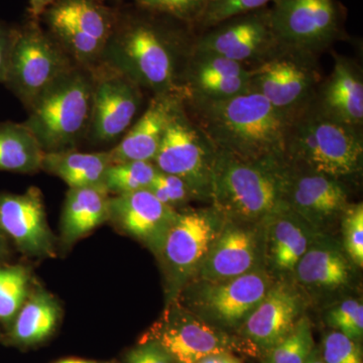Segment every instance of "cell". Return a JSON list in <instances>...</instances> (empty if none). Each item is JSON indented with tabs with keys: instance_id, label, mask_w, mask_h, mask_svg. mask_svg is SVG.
I'll list each match as a JSON object with an SVG mask.
<instances>
[{
	"instance_id": "cell-13",
	"label": "cell",
	"mask_w": 363,
	"mask_h": 363,
	"mask_svg": "<svg viewBox=\"0 0 363 363\" xmlns=\"http://www.w3.org/2000/svg\"><path fill=\"white\" fill-rule=\"evenodd\" d=\"M272 25L279 45L319 57L344 35L336 0H276Z\"/></svg>"
},
{
	"instance_id": "cell-32",
	"label": "cell",
	"mask_w": 363,
	"mask_h": 363,
	"mask_svg": "<svg viewBox=\"0 0 363 363\" xmlns=\"http://www.w3.org/2000/svg\"><path fill=\"white\" fill-rule=\"evenodd\" d=\"M30 277L23 267H0V321H13L25 304Z\"/></svg>"
},
{
	"instance_id": "cell-31",
	"label": "cell",
	"mask_w": 363,
	"mask_h": 363,
	"mask_svg": "<svg viewBox=\"0 0 363 363\" xmlns=\"http://www.w3.org/2000/svg\"><path fill=\"white\" fill-rule=\"evenodd\" d=\"M314 348L311 321L303 315L293 331L262 357V363H304Z\"/></svg>"
},
{
	"instance_id": "cell-3",
	"label": "cell",
	"mask_w": 363,
	"mask_h": 363,
	"mask_svg": "<svg viewBox=\"0 0 363 363\" xmlns=\"http://www.w3.org/2000/svg\"><path fill=\"white\" fill-rule=\"evenodd\" d=\"M284 162L343 181L362 171V128L331 118L310 102L289 119Z\"/></svg>"
},
{
	"instance_id": "cell-24",
	"label": "cell",
	"mask_w": 363,
	"mask_h": 363,
	"mask_svg": "<svg viewBox=\"0 0 363 363\" xmlns=\"http://www.w3.org/2000/svg\"><path fill=\"white\" fill-rule=\"evenodd\" d=\"M181 99L178 94L154 95L140 119L126 131L121 142L109 150L112 164L154 162L172 113Z\"/></svg>"
},
{
	"instance_id": "cell-11",
	"label": "cell",
	"mask_w": 363,
	"mask_h": 363,
	"mask_svg": "<svg viewBox=\"0 0 363 363\" xmlns=\"http://www.w3.org/2000/svg\"><path fill=\"white\" fill-rule=\"evenodd\" d=\"M250 70V90L288 117L312 101L323 80L318 56L283 45Z\"/></svg>"
},
{
	"instance_id": "cell-29",
	"label": "cell",
	"mask_w": 363,
	"mask_h": 363,
	"mask_svg": "<svg viewBox=\"0 0 363 363\" xmlns=\"http://www.w3.org/2000/svg\"><path fill=\"white\" fill-rule=\"evenodd\" d=\"M45 154L39 140L25 124H0V169L37 173L42 169Z\"/></svg>"
},
{
	"instance_id": "cell-42",
	"label": "cell",
	"mask_w": 363,
	"mask_h": 363,
	"mask_svg": "<svg viewBox=\"0 0 363 363\" xmlns=\"http://www.w3.org/2000/svg\"><path fill=\"white\" fill-rule=\"evenodd\" d=\"M56 1L57 0H30V16L35 20H40L45 9Z\"/></svg>"
},
{
	"instance_id": "cell-28",
	"label": "cell",
	"mask_w": 363,
	"mask_h": 363,
	"mask_svg": "<svg viewBox=\"0 0 363 363\" xmlns=\"http://www.w3.org/2000/svg\"><path fill=\"white\" fill-rule=\"evenodd\" d=\"M60 306L50 294L39 291L30 297L14 318L11 340L20 345L43 342L58 324Z\"/></svg>"
},
{
	"instance_id": "cell-44",
	"label": "cell",
	"mask_w": 363,
	"mask_h": 363,
	"mask_svg": "<svg viewBox=\"0 0 363 363\" xmlns=\"http://www.w3.org/2000/svg\"><path fill=\"white\" fill-rule=\"evenodd\" d=\"M56 363H104L94 362V360L77 359V358H69V359L60 360Z\"/></svg>"
},
{
	"instance_id": "cell-25",
	"label": "cell",
	"mask_w": 363,
	"mask_h": 363,
	"mask_svg": "<svg viewBox=\"0 0 363 363\" xmlns=\"http://www.w3.org/2000/svg\"><path fill=\"white\" fill-rule=\"evenodd\" d=\"M292 274L305 288L337 290L350 283L351 262L343 247L323 233L308 248Z\"/></svg>"
},
{
	"instance_id": "cell-41",
	"label": "cell",
	"mask_w": 363,
	"mask_h": 363,
	"mask_svg": "<svg viewBox=\"0 0 363 363\" xmlns=\"http://www.w3.org/2000/svg\"><path fill=\"white\" fill-rule=\"evenodd\" d=\"M196 363H243V360L234 353L222 352L208 355Z\"/></svg>"
},
{
	"instance_id": "cell-19",
	"label": "cell",
	"mask_w": 363,
	"mask_h": 363,
	"mask_svg": "<svg viewBox=\"0 0 363 363\" xmlns=\"http://www.w3.org/2000/svg\"><path fill=\"white\" fill-rule=\"evenodd\" d=\"M250 90V70L211 52L193 49L182 76L184 101H217Z\"/></svg>"
},
{
	"instance_id": "cell-33",
	"label": "cell",
	"mask_w": 363,
	"mask_h": 363,
	"mask_svg": "<svg viewBox=\"0 0 363 363\" xmlns=\"http://www.w3.org/2000/svg\"><path fill=\"white\" fill-rule=\"evenodd\" d=\"M209 0H135V6L145 11L169 16L193 26H197Z\"/></svg>"
},
{
	"instance_id": "cell-14",
	"label": "cell",
	"mask_w": 363,
	"mask_h": 363,
	"mask_svg": "<svg viewBox=\"0 0 363 363\" xmlns=\"http://www.w3.org/2000/svg\"><path fill=\"white\" fill-rule=\"evenodd\" d=\"M271 6L233 16L197 33L194 49L252 68L279 47Z\"/></svg>"
},
{
	"instance_id": "cell-20",
	"label": "cell",
	"mask_w": 363,
	"mask_h": 363,
	"mask_svg": "<svg viewBox=\"0 0 363 363\" xmlns=\"http://www.w3.org/2000/svg\"><path fill=\"white\" fill-rule=\"evenodd\" d=\"M0 230L9 234L21 252L35 257L54 255V238L38 188L21 195H0Z\"/></svg>"
},
{
	"instance_id": "cell-37",
	"label": "cell",
	"mask_w": 363,
	"mask_h": 363,
	"mask_svg": "<svg viewBox=\"0 0 363 363\" xmlns=\"http://www.w3.org/2000/svg\"><path fill=\"white\" fill-rule=\"evenodd\" d=\"M149 190L160 201L175 210L196 200L194 193L183 179L160 171Z\"/></svg>"
},
{
	"instance_id": "cell-22",
	"label": "cell",
	"mask_w": 363,
	"mask_h": 363,
	"mask_svg": "<svg viewBox=\"0 0 363 363\" xmlns=\"http://www.w3.org/2000/svg\"><path fill=\"white\" fill-rule=\"evenodd\" d=\"M259 225L264 243V266L278 272L292 274L308 248L324 233L286 205L267 216Z\"/></svg>"
},
{
	"instance_id": "cell-30",
	"label": "cell",
	"mask_w": 363,
	"mask_h": 363,
	"mask_svg": "<svg viewBox=\"0 0 363 363\" xmlns=\"http://www.w3.org/2000/svg\"><path fill=\"white\" fill-rule=\"evenodd\" d=\"M159 169L152 162L130 161L112 164L104 185L109 194L123 195L150 189Z\"/></svg>"
},
{
	"instance_id": "cell-39",
	"label": "cell",
	"mask_w": 363,
	"mask_h": 363,
	"mask_svg": "<svg viewBox=\"0 0 363 363\" xmlns=\"http://www.w3.org/2000/svg\"><path fill=\"white\" fill-rule=\"evenodd\" d=\"M16 30L0 23V83H6Z\"/></svg>"
},
{
	"instance_id": "cell-1",
	"label": "cell",
	"mask_w": 363,
	"mask_h": 363,
	"mask_svg": "<svg viewBox=\"0 0 363 363\" xmlns=\"http://www.w3.org/2000/svg\"><path fill=\"white\" fill-rule=\"evenodd\" d=\"M196 37L193 26L169 16L138 6L135 11H118L101 63L154 95H180L182 76Z\"/></svg>"
},
{
	"instance_id": "cell-45",
	"label": "cell",
	"mask_w": 363,
	"mask_h": 363,
	"mask_svg": "<svg viewBox=\"0 0 363 363\" xmlns=\"http://www.w3.org/2000/svg\"><path fill=\"white\" fill-rule=\"evenodd\" d=\"M0 252H1V248H0Z\"/></svg>"
},
{
	"instance_id": "cell-36",
	"label": "cell",
	"mask_w": 363,
	"mask_h": 363,
	"mask_svg": "<svg viewBox=\"0 0 363 363\" xmlns=\"http://www.w3.org/2000/svg\"><path fill=\"white\" fill-rule=\"evenodd\" d=\"M343 250L355 266L363 267V204H350L341 216Z\"/></svg>"
},
{
	"instance_id": "cell-34",
	"label": "cell",
	"mask_w": 363,
	"mask_h": 363,
	"mask_svg": "<svg viewBox=\"0 0 363 363\" xmlns=\"http://www.w3.org/2000/svg\"><path fill=\"white\" fill-rule=\"evenodd\" d=\"M274 1L276 0H209L202 18L195 26L196 33L203 32L233 16L264 9Z\"/></svg>"
},
{
	"instance_id": "cell-6",
	"label": "cell",
	"mask_w": 363,
	"mask_h": 363,
	"mask_svg": "<svg viewBox=\"0 0 363 363\" xmlns=\"http://www.w3.org/2000/svg\"><path fill=\"white\" fill-rule=\"evenodd\" d=\"M117 13L104 0H57L40 20L76 66L91 70L102 62Z\"/></svg>"
},
{
	"instance_id": "cell-9",
	"label": "cell",
	"mask_w": 363,
	"mask_h": 363,
	"mask_svg": "<svg viewBox=\"0 0 363 363\" xmlns=\"http://www.w3.org/2000/svg\"><path fill=\"white\" fill-rule=\"evenodd\" d=\"M217 152L181 99L172 113L152 162L162 173L183 179L196 200L209 201Z\"/></svg>"
},
{
	"instance_id": "cell-2",
	"label": "cell",
	"mask_w": 363,
	"mask_h": 363,
	"mask_svg": "<svg viewBox=\"0 0 363 363\" xmlns=\"http://www.w3.org/2000/svg\"><path fill=\"white\" fill-rule=\"evenodd\" d=\"M217 150L247 161L284 160L290 117L250 90L217 101H184Z\"/></svg>"
},
{
	"instance_id": "cell-4",
	"label": "cell",
	"mask_w": 363,
	"mask_h": 363,
	"mask_svg": "<svg viewBox=\"0 0 363 363\" xmlns=\"http://www.w3.org/2000/svg\"><path fill=\"white\" fill-rule=\"evenodd\" d=\"M284 160L253 162L217 152L212 173V208L226 221L259 224L285 206Z\"/></svg>"
},
{
	"instance_id": "cell-8",
	"label": "cell",
	"mask_w": 363,
	"mask_h": 363,
	"mask_svg": "<svg viewBox=\"0 0 363 363\" xmlns=\"http://www.w3.org/2000/svg\"><path fill=\"white\" fill-rule=\"evenodd\" d=\"M266 267L218 283L192 281L178 298L184 307L222 330L238 331L274 283ZM177 298V300H178Z\"/></svg>"
},
{
	"instance_id": "cell-40",
	"label": "cell",
	"mask_w": 363,
	"mask_h": 363,
	"mask_svg": "<svg viewBox=\"0 0 363 363\" xmlns=\"http://www.w3.org/2000/svg\"><path fill=\"white\" fill-rule=\"evenodd\" d=\"M143 350L145 363H176L162 348L154 342L138 343Z\"/></svg>"
},
{
	"instance_id": "cell-27",
	"label": "cell",
	"mask_w": 363,
	"mask_h": 363,
	"mask_svg": "<svg viewBox=\"0 0 363 363\" xmlns=\"http://www.w3.org/2000/svg\"><path fill=\"white\" fill-rule=\"evenodd\" d=\"M111 164L108 152L86 154L72 150L45 152L42 169L62 179L70 188L106 189L105 176Z\"/></svg>"
},
{
	"instance_id": "cell-5",
	"label": "cell",
	"mask_w": 363,
	"mask_h": 363,
	"mask_svg": "<svg viewBox=\"0 0 363 363\" xmlns=\"http://www.w3.org/2000/svg\"><path fill=\"white\" fill-rule=\"evenodd\" d=\"M93 81L90 70L75 66L55 81L28 107L23 123L45 152L75 150L89 133Z\"/></svg>"
},
{
	"instance_id": "cell-35",
	"label": "cell",
	"mask_w": 363,
	"mask_h": 363,
	"mask_svg": "<svg viewBox=\"0 0 363 363\" xmlns=\"http://www.w3.org/2000/svg\"><path fill=\"white\" fill-rule=\"evenodd\" d=\"M326 323L333 330L341 332L359 342L363 336V305L360 301L348 298L339 303L326 314Z\"/></svg>"
},
{
	"instance_id": "cell-17",
	"label": "cell",
	"mask_w": 363,
	"mask_h": 363,
	"mask_svg": "<svg viewBox=\"0 0 363 363\" xmlns=\"http://www.w3.org/2000/svg\"><path fill=\"white\" fill-rule=\"evenodd\" d=\"M264 266L259 224L226 221L193 281L218 283Z\"/></svg>"
},
{
	"instance_id": "cell-15",
	"label": "cell",
	"mask_w": 363,
	"mask_h": 363,
	"mask_svg": "<svg viewBox=\"0 0 363 363\" xmlns=\"http://www.w3.org/2000/svg\"><path fill=\"white\" fill-rule=\"evenodd\" d=\"M90 72L92 116L88 138L98 143L114 142L130 130L143 104L142 87L105 63Z\"/></svg>"
},
{
	"instance_id": "cell-12",
	"label": "cell",
	"mask_w": 363,
	"mask_h": 363,
	"mask_svg": "<svg viewBox=\"0 0 363 363\" xmlns=\"http://www.w3.org/2000/svg\"><path fill=\"white\" fill-rule=\"evenodd\" d=\"M40 20L33 18L14 33L6 84L26 108L45 89L75 67Z\"/></svg>"
},
{
	"instance_id": "cell-38",
	"label": "cell",
	"mask_w": 363,
	"mask_h": 363,
	"mask_svg": "<svg viewBox=\"0 0 363 363\" xmlns=\"http://www.w3.org/2000/svg\"><path fill=\"white\" fill-rule=\"evenodd\" d=\"M321 355L325 363H363L359 342L335 330L325 335Z\"/></svg>"
},
{
	"instance_id": "cell-21",
	"label": "cell",
	"mask_w": 363,
	"mask_h": 363,
	"mask_svg": "<svg viewBox=\"0 0 363 363\" xmlns=\"http://www.w3.org/2000/svg\"><path fill=\"white\" fill-rule=\"evenodd\" d=\"M178 213V210L160 201L149 189L109 199V220L142 241L156 255Z\"/></svg>"
},
{
	"instance_id": "cell-16",
	"label": "cell",
	"mask_w": 363,
	"mask_h": 363,
	"mask_svg": "<svg viewBox=\"0 0 363 363\" xmlns=\"http://www.w3.org/2000/svg\"><path fill=\"white\" fill-rule=\"evenodd\" d=\"M284 203L317 230L341 218L348 201L343 181L323 174L283 166Z\"/></svg>"
},
{
	"instance_id": "cell-7",
	"label": "cell",
	"mask_w": 363,
	"mask_h": 363,
	"mask_svg": "<svg viewBox=\"0 0 363 363\" xmlns=\"http://www.w3.org/2000/svg\"><path fill=\"white\" fill-rule=\"evenodd\" d=\"M145 342L157 344L176 363H196L208 355L222 352L259 357L247 341L207 323L179 300L168 302L162 316L138 343Z\"/></svg>"
},
{
	"instance_id": "cell-43",
	"label": "cell",
	"mask_w": 363,
	"mask_h": 363,
	"mask_svg": "<svg viewBox=\"0 0 363 363\" xmlns=\"http://www.w3.org/2000/svg\"><path fill=\"white\" fill-rule=\"evenodd\" d=\"M304 363H325L322 358L321 351L317 350L316 347L313 350L311 354L308 357Z\"/></svg>"
},
{
	"instance_id": "cell-10",
	"label": "cell",
	"mask_w": 363,
	"mask_h": 363,
	"mask_svg": "<svg viewBox=\"0 0 363 363\" xmlns=\"http://www.w3.org/2000/svg\"><path fill=\"white\" fill-rule=\"evenodd\" d=\"M224 223L212 207L179 212L157 255L164 269L168 302L177 300L196 278Z\"/></svg>"
},
{
	"instance_id": "cell-18",
	"label": "cell",
	"mask_w": 363,
	"mask_h": 363,
	"mask_svg": "<svg viewBox=\"0 0 363 363\" xmlns=\"http://www.w3.org/2000/svg\"><path fill=\"white\" fill-rule=\"evenodd\" d=\"M304 311L300 291L292 284L276 281L235 334L264 357L293 331Z\"/></svg>"
},
{
	"instance_id": "cell-26",
	"label": "cell",
	"mask_w": 363,
	"mask_h": 363,
	"mask_svg": "<svg viewBox=\"0 0 363 363\" xmlns=\"http://www.w3.org/2000/svg\"><path fill=\"white\" fill-rule=\"evenodd\" d=\"M109 199L106 189H69L61 220L63 242L72 245L109 220Z\"/></svg>"
},
{
	"instance_id": "cell-23",
	"label": "cell",
	"mask_w": 363,
	"mask_h": 363,
	"mask_svg": "<svg viewBox=\"0 0 363 363\" xmlns=\"http://www.w3.org/2000/svg\"><path fill=\"white\" fill-rule=\"evenodd\" d=\"M312 104L331 118L362 128L363 77L359 65L346 57H336L330 75L320 83Z\"/></svg>"
}]
</instances>
